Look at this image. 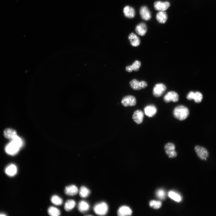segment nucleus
<instances>
[{"instance_id": "0eeeda50", "label": "nucleus", "mask_w": 216, "mask_h": 216, "mask_svg": "<svg viewBox=\"0 0 216 216\" xmlns=\"http://www.w3.org/2000/svg\"><path fill=\"white\" fill-rule=\"evenodd\" d=\"M166 86L163 84L159 83L156 84L153 90V94L156 98L160 97L166 89Z\"/></svg>"}, {"instance_id": "a211bd4d", "label": "nucleus", "mask_w": 216, "mask_h": 216, "mask_svg": "<svg viewBox=\"0 0 216 216\" xmlns=\"http://www.w3.org/2000/svg\"><path fill=\"white\" fill-rule=\"evenodd\" d=\"M135 31L138 34L143 36L146 34L147 31V27L146 24L143 22L138 24L136 27Z\"/></svg>"}, {"instance_id": "aec40b11", "label": "nucleus", "mask_w": 216, "mask_h": 216, "mask_svg": "<svg viewBox=\"0 0 216 216\" xmlns=\"http://www.w3.org/2000/svg\"><path fill=\"white\" fill-rule=\"evenodd\" d=\"M141 65V63L139 61L136 60L134 62L132 65L128 66L125 68L126 71L131 72L133 70L137 71L139 70Z\"/></svg>"}, {"instance_id": "2eb2a0df", "label": "nucleus", "mask_w": 216, "mask_h": 216, "mask_svg": "<svg viewBox=\"0 0 216 216\" xmlns=\"http://www.w3.org/2000/svg\"><path fill=\"white\" fill-rule=\"evenodd\" d=\"M128 39L130 44L133 46H138L140 43L139 38L135 34L130 33L128 36Z\"/></svg>"}, {"instance_id": "39448f33", "label": "nucleus", "mask_w": 216, "mask_h": 216, "mask_svg": "<svg viewBox=\"0 0 216 216\" xmlns=\"http://www.w3.org/2000/svg\"><path fill=\"white\" fill-rule=\"evenodd\" d=\"M194 150L198 158L202 160H206L208 157L209 153L205 148L199 146L194 147Z\"/></svg>"}, {"instance_id": "dca6fc26", "label": "nucleus", "mask_w": 216, "mask_h": 216, "mask_svg": "<svg viewBox=\"0 0 216 216\" xmlns=\"http://www.w3.org/2000/svg\"><path fill=\"white\" fill-rule=\"evenodd\" d=\"M78 190L77 187L74 185H71L67 186L65 189V194L69 196H74L78 193Z\"/></svg>"}, {"instance_id": "c756f323", "label": "nucleus", "mask_w": 216, "mask_h": 216, "mask_svg": "<svg viewBox=\"0 0 216 216\" xmlns=\"http://www.w3.org/2000/svg\"><path fill=\"white\" fill-rule=\"evenodd\" d=\"M202 99V94L199 92H196L194 93L193 99L196 103L201 102Z\"/></svg>"}, {"instance_id": "f8f14e48", "label": "nucleus", "mask_w": 216, "mask_h": 216, "mask_svg": "<svg viewBox=\"0 0 216 216\" xmlns=\"http://www.w3.org/2000/svg\"><path fill=\"white\" fill-rule=\"evenodd\" d=\"M144 116L143 112L141 110H137L135 111L132 116L133 120L137 124L142 123Z\"/></svg>"}, {"instance_id": "ddd939ff", "label": "nucleus", "mask_w": 216, "mask_h": 216, "mask_svg": "<svg viewBox=\"0 0 216 216\" xmlns=\"http://www.w3.org/2000/svg\"><path fill=\"white\" fill-rule=\"evenodd\" d=\"M142 18L146 20H149L151 17V13L148 8L145 6L142 7L140 10Z\"/></svg>"}, {"instance_id": "5701e85b", "label": "nucleus", "mask_w": 216, "mask_h": 216, "mask_svg": "<svg viewBox=\"0 0 216 216\" xmlns=\"http://www.w3.org/2000/svg\"><path fill=\"white\" fill-rule=\"evenodd\" d=\"M89 208V204L86 202L82 200L78 204V208L79 211L82 212L87 211Z\"/></svg>"}, {"instance_id": "c85d7f7f", "label": "nucleus", "mask_w": 216, "mask_h": 216, "mask_svg": "<svg viewBox=\"0 0 216 216\" xmlns=\"http://www.w3.org/2000/svg\"><path fill=\"white\" fill-rule=\"evenodd\" d=\"M168 196L171 199L178 202L180 201L181 200L180 196L177 193L173 191L169 192Z\"/></svg>"}, {"instance_id": "6e6552de", "label": "nucleus", "mask_w": 216, "mask_h": 216, "mask_svg": "<svg viewBox=\"0 0 216 216\" xmlns=\"http://www.w3.org/2000/svg\"><path fill=\"white\" fill-rule=\"evenodd\" d=\"M179 99V95L177 93L173 91L168 92L164 97L163 99L166 103H168L170 101L176 102L178 101Z\"/></svg>"}, {"instance_id": "412c9836", "label": "nucleus", "mask_w": 216, "mask_h": 216, "mask_svg": "<svg viewBox=\"0 0 216 216\" xmlns=\"http://www.w3.org/2000/svg\"><path fill=\"white\" fill-rule=\"evenodd\" d=\"M4 134L6 138L10 140L17 135L16 131L14 130L11 128L5 129L4 132Z\"/></svg>"}, {"instance_id": "bb28decb", "label": "nucleus", "mask_w": 216, "mask_h": 216, "mask_svg": "<svg viewBox=\"0 0 216 216\" xmlns=\"http://www.w3.org/2000/svg\"><path fill=\"white\" fill-rule=\"evenodd\" d=\"M51 200L52 203L56 205H61L63 203L62 199L56 195L53 196L52 197Z\"/></svg>"}, {"instance_id": "a878e982", "label": "nucleus", "mask_w": 216, "mask_h": 216, "mask_svg": "<svg viewBox=\"0 0 216 216\" xmlns=\"http://www.w3.org/2000/svg\"><path fill=\"white\" fill-rule=\"evenodd\" d=\"M90 193L89 190L85 186H82L80 189L79 194L80 196L82 197L85 198L87 197Z\"/></svg>"}, {"instance_id": "6ab92c4d", "label": "nucleus", "mask_w": 216, "mask_h": 216, "mask_svg": "<svg viewBox=\"0 0 216 216\" xmlns=\"http://www.w3.org/2000/svg\"><path fill=\"white\" fill-rule=\"evenodd\" d=\"M123 12L126 17L130 18L134 17L135 14V11L134 8L128 6L124 7Z\"/></svg>"}, {"instance_id": "4468645a", "label": "nucleus", "mask_w": 216, "mask_h": 216, "mask_svg": "<svg viewBox=\"0 0 216 216\" xmlns=\"http://www.w3.org/2000/svg\"><path fill=\"white\" fill-rule=\"evenodd\" d=\"M132 211L128 206H123L120 207L118 209L117 214L120 216H129L131 215Z\"/></svg>"}, {"instance_id": "473e14b6", "label": "nucleus", "mask_w": 216, "mask_h": 216, "mask_svg": "<svg viewBox=\"0 0 216 216\" xmlns=\"http://www.w3.org/2000/svg\"><path fill=\"white\" fill-rule=\"evenodd\" d=\"M6 215L5 214L3 213H0V216H6Z\"/></svg>"}, {"instance_id": "393cba45", "label": "nucleus", "mask_w": 216, "mask_h": 216, "mask_svg": "<svg viewBox=\"0 0 216 216\" xmlns=\"http://www.w3.org/2000/svg\"><path fill=\"white\" fill-rule=\"evenodd\" d=\"M48 214L52 216H58L61 214L60 210L53 206L50 207L48 209Z\"/></svg>"}, {"instance_id": "4be33fe9", "label": "nucleus", "mask_w": 216, "mask_h": 216, "mask_svg": "<svg viewBox=\"0 0 216 216\" xmlns=\"http://www.w3.org/2000/svg\"><path fill=\"white\" fill-rule=\"evenodd\" d=\"M156 19L160 23H165L167 19V16L166 13L164 11H160L157 14Z\"/></svg>"}, {"instance_id": "9d476101", "label": "nucleus", "mask_w": 216, "mask_h": 216, "mask_svg": "<svg viewBox=\"0 0 216 216\" xmlns=\"http://www.w3.org/2000/svg\"><path fill=\"white\" fill-rule=\"evenodd\" d=\"M170 6V3L168 2H164L160 1H157L154 2V7L155 9L157 10L164 11L166 10Z\"/></svg>"}, {"instance_id": "9b49d317", "label": "nucleus", "mask_w": 216, "mask_h": 216, "mask_svg": "<svg viewBox=\"0 0 216 216\" xmlns=\"http://www.w3.org/2000/svg\"><path fill=\"white\" fill-rule=\"evenodd\" d=\"M145 113L149 117L154 116L157 112L156 107L153 105L151 104L146 106L144 109Z\"/></svg>"}, {"instance_id": "f03ea898", "label": "nucleus", "mask_w": 216, "mask_h": 216, "mask_svg": "<svg viewBox=\"0 0 216 216\" xmlns=\"http://www.w3.org/2000/svg\"><path fill=\"white\" fill-rule=\"evenodd\" d=\"M173 114L177 119L182 121L185 119L189 116V111L187 107L182 105L177 106L174 109Z\"/></svg>"}, {"instance_id": "cd10ccee", "label": "nucleus", "mask_w": 216, "mask_h": 216, "mask_svg": "<svg viewBox=\"0 0 216 216\" xmlns=\"http://www.w3.org/2000/svg\"><path fill=\"white\" fill-rule=\"evenodd\" d=\"M149 206L154 209H158L160 208L162 205L161 202L159 201L152 200L149 202Z\"/></svg>"}, {"instance_id": "20e7f679", "label": "nucleus", "mask_w": 216, "mask_h": 216, "mask_svg": "<svg viewBox=\"0 0 216 216\" xmlns=\"http://www.w3.org/2000/svg\"><path fill=\"white\" fill-rule=\"evenodd\" d=\"M175 148L174 144L171 142H168L165 145V152L169 158H172L177 156V154L175 150Z\"/></svg>"}, {"instance_id": "b1692460", "label": "nucleus", "mask_w": 216, "mask_h": 216, "mask_svg": "<svg viewBox=\"0 0 216 216\" xmlns=\"http://www.w3.org/2000/svg\"><path fill=\"white\" fill-rule=\"evenodd\" d=\"M76 202L72 200H67L64 205L65 210L67 211H69L72 210L75 206Z\"/></svg>"}, {"instance_id": "f3484780", "label": "nucleus", "mask_w": 216, "mask_h": 216, "mask_svg": "<svg viewBox=\"0 0 216 216\" xmlns=\"http://www.w3.org/2000/svg\"><path fill=\"white\" fill-rule=\"evenodd\" d=\"M5 172L6 174L9 176H14L17 173V167L14 164H10L6 168Z\"/></svg>"}, {"instance_id": "423d86ee", "label": "nucleus", "mask_w": 216, "mask_h": 216, "mask_svg": "<svg viewBox=\"0 0 216 216\" xmlns=\"http://www.w3.org/2000/svg\"><path fill=\"white\" fill-rule=\"evenodd\" d=\"M129 84L131 88L135 90L144 88L147 86V84L146 81H139L136 79H133L131 80Z\"/></svg>"}, {"instance_id": "f257e3e1", "label": "nucleus", "mask_w": 216, "mask_h": 216, "mask_svg": "<svg viewBox=\"0 0 216 216\" xmlns=\"http://www.w3.org/2000/svg\"><path fill=\"white\" fill-rule=\"evenodd\" d=\"M23 144L22 139L17 135L6 145L5 148V151L8 154L15 155L18 153Z\"/></svg>"}, {"instance_id": "7c9ffc66", "label": "nucleus", "mask_w": 216, "mask_h": 216, "mask_svg": "<svg viewBox=\"0 0 216 216\" xmlns=\"http://www.w3.org/2000/svg\"><path fill=\"white\" fill-rule=\"evenodd\" d=\"M156 195L159 199L163 200L165 198L166 193L163 190L160 189L157 191Z\"/></svg>"}, {"instance_id": "7ed1b4c3", "label": "nucleus", "mask_w": 216, "mask_h": 216, "mask_svg": "<svg viewBox=\"0 0 216 216\" xmlns=\"http://www.w3.org/2000/svg\"><path fill=\"white\" fill-rule=\"evenodd\" d=\"M108 208L107 204L104 202H102L96 204L94 206L93 209L94 212L97 214L104 215L107 213Z\"/></svg>"}, {"instance_id": "2f4dec72", "label": "nucleus", "mask_w": 216, "mask_h": 216, "mask_svg": "<svg viewBox=\"0 0 216 216\" xmlns=\"http://www.w3.org/2000/svg\"><path fill=\"white\" fill-rule=\"evenodd\" d=\"M194 92L193 91L190 92L187 96V98L188 100H191L193 99Z\"/></svg>"}, {"instance_id": "1a4fd4ad", "label": "nucleus", "mask_w": 216, "mask_h": 216, "mask_svg": "<svg viewBox=\"0 0 216 216\" xmlns=\"http://www.w3.org/2000/svg\"><path fill=\"white\" fill-rule=\"evenodd\" d=\"M121 103L124 106H135L136 103L135 98L132 95H128L124 97L122 100Z\"/></svg>"}]
</instances>
